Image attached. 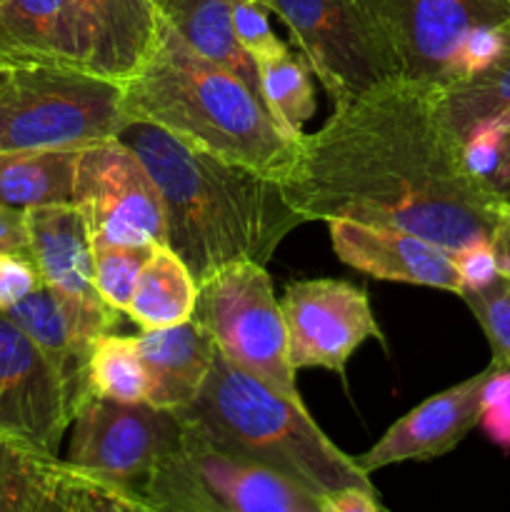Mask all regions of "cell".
Wrapping results in <instances>:
<instances>
[{
	"label": "cell",
	"instance_id": "cell-1",
	"mask_svg": "<svg viewBox=\"0 0 510 512\" xmlns=\"http://www.w3.org/2000/svg\"><path fill=\"white\" fill-rule=\"evenodd\" d=\"M280 185L305 223L385 225L450 253L493 238L503 208L465 165L440 88L403 75L335 105L295 143Z\"/></svg>",
	"mask_w": 510,
	"mask_h": 512
},
{
	"label": "cell",
	"instance_id": "cell-2",
	"mask_svg": "<svg viewBox=\"0 0 510 512\" xmlns=\"http://www.w3.org/2000/svg\"><path fill=\"white\" fill-rule=\"evenodd\" d=\"M148 168L165 205V245L195 283L228 265H268L285 235L305 220L283 185L243 165L193 148L158 125L128 120L115 135Z\"/></svg>",
	"mask_w": 510,
	"mask_h": 512
},
{
	"label": "cell",
	"instance_id": "cell-3",
	"mask_svg": "<svg viewBox=\"0 0 510 512\" xmlns=\"http://www.w3.org/2000/svg\"><path fill=\"white\" fill-rule=\"evenodd\" d=\"M123 118L158 125L265 178H283L295 153L268 108L235 75L195 53L165 15L153 50L123 80Z\"/></svg>",
	"mask_w": 510,
	"mask_h": 512
},
{
	"label": "cell",
	"instance_id": "cell-4",
	"mask_svg": "<svg viewBox=\"0 0 510 512\" xmlns=\"http://www.w3.org/2000/svg\"><path fill=\"white\" fill-rule=\"evenodd\" d=\"M175 413L215 448L278 470L318 500L345 488L375 490L370 473L318 428L303 403L283 398L220 353L198 398Z\"/></svg>",
	"mask_w": 510,
	"mask_h": 512
},
{
	"label": "cell",
	"instance_id": "cell-5",
	"mask_svg": "<svg viewBox=\"0 0 510 512\" xmlns=\"http://www.w3.org/2000/svg\"><path fill=\"white\" fill-rule=\"evenodd\" d=\"M123 125V83L88 70L20 65L0 90V153L83 148Z\"/></svg>",
	"mask_w": 510,
	"mask_h": 512
},
{
	"label": "cell",
	"instance_id": "cell-6",
	"mask_svg": "<svg viewBox=\"0 0 510 512\" xmlns=\"http://www.w3.org/2000/svg\"><path fill=\"white\" fill-rule=\"evenodd\" d=\"M148 505L150 512H320V500L295 480L215 448L185 420L180 443L155 473Z\"/></svg>",
	"mask_w": 510,
	"mask_h": 512
},
{
	"label": "cell",
	"instance_id": "cell-7",
	"mask_svg": "<svg viewBox=\"0 0 510 512\" xmlns=\"http://www.w3.org/2000/svg\"><path fill=\"white\" fill-rule=\"evenodd\" d=\"M193 320L228 363L293 403H303L290 363L288 328L265 265H228L198 285Z\"/></svg>",
	"mask_w": 510,
	"mask_h": 512
},
{
	"label": "cell",
	"instance_id": "cell-8",
	"mask_svg": "<svg viewBox=\"0 0 510 512\" xmlns=\"http://www.w3.org/2000/svg\"><path fill=\"white\" fill-rule=\"evenodd\" d=\"M70 425V463L98 475L150 512L148 493L155 473L183 435L180 415L150 403L90 395Z\"/></svg>",
	"mask_w": 510,
	"mask_h": 512
},
{
	"label": "cell",
	"instance_id": "cell-9",
	"mask_svg": "<svg viewBox=\"0 0 510 512\" xmlns=\"http://www.w3.org/2000/svg\"><path fill=\"white\" fill-rule=\"evenodd\" d=\"M273 10L333 105L398 75L360 0H260Z\"/></svg>",
	"mask_w": 510,
	"mask_h": 512
},
{
	"label": "cell",
	"instance_id": "cell-10",
	"mask_svg": "<svg viewBox=\"0 0 510 512\" xmlns=\"http://www.w3.org/2000/svg\"><path fill=\"white\" fill-rule=\"evenodd\" d=\"M398 75L445 88L455 55L478 25L510 20V0H360Z\"/></svg>",
	"mask_w": 510,
	"mask_h": 512
},
{
	"label": "cell",
	"instance_id": "cell-11",
	"mask_svg": "<svg viewBox=\"0 0 510 512\" xmlns=\"http://www.w3.org/2000/svg\"><path fill=\"white\" fill-rule=\"evenodd\" d=\"M73 203L93 238L128 245L165 243V205L138 155L118 138L80 148Z\"/></svg>",
	"mask_w": 510,
	"mask_h": 512
},
{
	"label": "cell",
	"instance_id": "cell-12",
	"mask_svg": "<svg viewBox=\"0 0 510 512\" xmlns=\"http://www.w3.org/2000/svg\"><path fill=\"white\" fill-rule=\"evenodd\" d=\"M280 308L295 370L325 368L343 375L365 340H383L368 293L345 280H295L285 288Z\"/></svg>",
	"mask_w": 510,
	"mask_h": 512
},
{
	"label": "cell",
	"instance_id": "cell-13",
	"mask_svg": "<svg viewBox=\"0 0 510 512\" xmlns=\"http://www.w3.org/2000/svg\"><path fill=\"white\" fill-rule=\"evenodd\" d=\"M70 423L55 368L33 338L0 310V438L58 455Z\"/></svg>",
	"mask_w": 510,
	"mask_h": 512
},
{
	"label": "cell",
	"instance_id": "cell-14",
	"mask_svg": "<svg viewBox=\"0 0 510 512\" xmlns=\"http://www.w3.org/2000/svg\"><path fill=\"white\" fill-rule=\"evenodd\" d=\"M5 313L33 338L50 360L63 385L70 420L80 405L93 395L90 390V358L95 340L113 333L120 313L108 305H90L58 293L40 283L20 303Z\"/></svg>",
	"mask_w": 510,
	"mask_h": 512
},
{
	"label": "cell",
	"instance_id": "cell-15",
	"mask_svg": "<svg viewBox=\"0 0 510 512\" xmlns=\"http://www.w3.org/2000/svg\"><path fill=\"white\" fill-rule=\"evenodd\" d=\"M0 512H145L98 475L0 438Z\"/></svg>",
	"mask_w": 510,
	"mask_h": 512
},
{
	"label": "cell",
	"instance_id": "cell-16",
	"mask_svg": "<svg viewBox=\"0 0 510 512\" xmlns=\"http://www.w3.org/2000/svg\"><path fill=\"white\" fill-rule=\"evenodd\" d=\"M328 233L335 255L370 278L463 293L453 253L420 235L348 218L328 220Z\"/></svg>",
	"mask_w": 510,
	"mask_h": 512
},
{
	"label": "cell",
	"instance_id": "cell-17",
	"mask_svg": "<svg viewBox=\"0 0 510 512\" xmlns=\"http://www.w3.org/2000/svg\"><path fill=\"white\" fill-rule=\"evenodd\" d=\"M488 375L490 368H485L483 373L433 395L395 420L373 448L355 458L360 468L375 473L395 463L435 460L450 453L480 423V403Z\"/></svg>",
	"mask_w": 510,
	"mask_h": 512
},
{
	"label": "cell",
	"instance_id": "cell-18",
	"mask_svg": "<svg viewBox=\"0 0 510 512\" xmlns=\"http://www.w3.org/2000/svg\"><path fill=\"white\" fill-rule=\"evenodd\" d=\"M0 60L20 65H60L90 73V50L68 0H3Z\"/></svg>",
	"mask_w": 510,
	"mask_h": 512
},
{
	"label": "cell",
	"instance_id": "cell-19",
	"mask_svg": "<svg viewBox=\"0 0 510 512\" xmlns=\"http://www.w3.org/2000/svg\"><path fill=\"white\" fill-rule=\"evenodd\" d=\"M90 50V73L128 80L160 35L155 0H68Z\"/></svg>",
	"mask_w": 510,
	"mask_h": 512
},
{
	"label": "cell",
	"instance_id": "cell-20",
	"mask_svg": "<svg viewBox=\"0 0 510 512\" xmlns=\"http://www.w3.org/2000/svg\"><path fill=\"white\" fill-rule=\"evenodd\" d=\"M28 253L40 280L68 298L108 305L93 283V238L85 215L75 203L25 210ZM110 308V305H108Z\"/></svg>",
	"mask_w": 510,
	"mask_h": 512
},
{
	"label": "cell",
	"instance_id": "cell-21",
	"mask_svg": "<svg viewBox=\"0 0 510 512\" xmlns=\"http://www.w3.org/2000/svg\"><path fill=\"white\" fill-rule=\"evenodd\" d=\"M135 345L148 375L145 403L165 410H180L198 398L218 353L208 330L193 318L170 328L143 330L135 335Z\"/></svg>",
	"mask_w": 510,
	"mask_h": 512
},
{
	"label": "cell",
	"instance_id": "cell-22",
	"mask_svg": "<svg viewBox=\"0 0 510 512\" xmlns=\"http://www.w3.org/2000/svg\"><path fill=\"white\" fill-rule=\"evenodd\" d=\"M163 15L195 53L235 75L265 105L258 63L235 33L230 0H173Z\"/></svg>",
	"mask_w": 510,
	"mask_h": 512
},
{
	"label": "cell",
	"instance_id": "cell-23",
	"mask_svg": "<svg viewBox=\"0 0 510 512\" xmlns=\"http://www.w3.org/2000/svg\"><path fill=\"white\" fill-rule=\"evenodd\" d=\"M80 148L0 153V203L30 210L73 203Z\"/></svg>",
	"mask_w": 510,
	"mask_h": 512
},
{
	"label": "cell",
	"instance_id": "cell-24",
	"mask_svg": "<svg viewBox=\"0 0 510 512\" xmlns=\"http://www.w3.org/2000/svg\"><path fill=\"white\" fill-rule=\"evenodd\" d=\"M198 283L188 265L165 243L155 245L138 275L125 315L140 330L170 328L193 318Z\"/></svg>",
	"mask_w": 510,
	"mask_h": 512
},
{
	"label": "cell",
	"instance_id": "cell-25",
	"mask_svg": "<svg viewBox=\"0 0 510 512\" xmlns=\"http://www.w3.org/2000/svg\"><path fill=\"white\" fill-rule=\"evenodd\" d=\"M258 73L270 118L278 125L283 138L295 145L305 135V123L315 113V93L310 85L308 63L298 60L293 50L285 48L268 58H260Z\"/></svg>",
	"mask_w": 510,
	"mask_h": 512
},
{
	"label": "cell",
	"instance_id": "cell-26",
	"mask_svg": "<svg viewBox=\"0 0 510 512\" xmlns=\"http://www.w3.org/2000/svg\"><path fill=\"white\" fill-rule=\"evenodd\" d=\"M440 100L445 120L458 138L478 120H510V45L488 70L440 88Z\"/></svg>",
	"mask_w": 510,
	"mask_h": 512
},
{
	"label": "cell",
	"instance_id": "cell-27",
	"mask_svg": "<svg viewBox=\"0 0 510 512\" xmlns=\"http://www.w3.org/2000/svg\"><path fill=\"white\" fill-rule=\"evenodd\" d=\"M90 390L120 403H145L148 375L133 338L105 333L95 340L90 358Z\"/></svg>",
	"mask_w": 510,
	"mask_h": 512
},
{
	"label": "cell",
	"instance_id": "cell-28",
	"mask_svg": "<svg viewBox=\"0 0 510 512\" xmlns=\"http://www.w3.org/2000/svg\"><path fill=\"white\" fill-rule=\"evenodd\" d=\"M93 238V235H90ZM155 245L113 243L105 238H93V283L100 298L118 310H128L138 275Z\"/></svg>",
	"mask_w": 510,
	"mask_h": 512
},
{
	"label": "cell",
	"instance_id": "cell-29",
	"mask_svg": "<svg viewBox=\"0 0 510 512\" xmlns=\"http://www.w3.org/2000/svg\"><path fill=\"white\" fill-rule=\"evenodd\" d=\"M460 298L475 315L493 350L495 368L510 370V278L500 275L488 288L463 293Z\"/></svg>",
	"mask_w": 510,
	"mask_h": 512
},
{
	"label": "cell",
	"instance_id": "cell-30",
	"mask_svg": "<svg viewBox=\"0 0 510 512\" xmlns=\"http://www.w3.org/2000/svg\"><path fill=\"white\" fill-rule=\"evenodd\" d=\"M510 45V20H500V23H485L478 25L468 33V38L460 45L458 55H455L453 65V80L450 85L468 80L473 75L488 70L500 55L508 50ZM448 88V85H445Z\"/></svg>",
	"mask_w": 510,
	"mask_h": 512
},
{
	"label": "cell",
	"instance_id": "cell-31",
	"mask_svg": "<svg viewBox=\"0 0 510 512\" xmlns=\"http://www.w3.org/2000/svg\"><path fill=\"white\" fill-rule=\"evenodd\" d=\"M510 120L508 118H485L470 125L463 133V158L470 173L488 185L490 175L495 173L503 155L505 138H508Z\"/></svg>",
	"mask_w": 510,
	"mask_h": 512
},
{
	"label": "cell",
	"instance_id": "cell-32",
	"mask_svg": "<svg viewBox=\"0 0 510 512\" xmlns=\"http://www.w3.org/2000/svg\"><path fill=\"white\" fill-rule=\"evenodd\" d=\"M478 425L495 445L510 450V370L495 368L493 363L483 388Z\"/></svg>",
	"mask_w": 510,
	"mask_h": 512
},
{
	"label": "cell",
	"instance_id": "cell-33",
	"mask_svg": "<svg viewBox=\"0 0 510 512\" xmlns=\"http://www.w3.org/2000/svg\"><path fill=\"white\" fill-rule=\"evenodd\" d=\"M233 3V23L235 33H238L240 43L245 45L250 55L258 63L260 58L280 53L288 45L270 30L268 15H265V5L260 0H230Z\"/></svg>",
	"mask_w": 510,
	"mask_h": 512
},
{
	"label": "cell",
	"instance_id": "cell-34",
	"mask_svg": "<svg viewBox=\"0 0 510 512\" xmlns=\"http://www.w3.org/2000/svg\"><path fill=\"white\" fill-rule=\"evenodd\" d=\"M453 260L455 268H458L460 283H463V293L488 288L495 278H500V260L493 238L475 240V243L465 245L463 250L453 253Z\"/></svg>",
	"mask_w": 510,
	"mask_h": 512
},
{
	"label": "cell",
	"instance_id": "cell-35",
	"mask_svg": "<svg viewBox=\"0 0 510 512\" xmlns=\"http://www.w3.org/2000/svg\"><path fill=\"white\" fill-rule=\"evenodd\" d=\"M40 283L43 280L28 253H0V310L13 308Z\"/></svg>",
	"mask_w": 510,
	"mask_h": 512
},
{
	"label": "cell",
	"instance_id": "cell-36",
	"mask_svg": "<svg viewBox=\"0 0 510 512\" xmlns=\"http://www.w3.org/2000/svg\"><path fill=\"white\" fill-rule=\"evenodd\" d=\"M378 490L345 488L320 500V512H383Z\"/></svg>",
	"mask_w": 510,
	"mask_h": 512
},
{
	"label": "cell",
	"instance_id": "cell-37",
	"mask_svg": "<svg viewBox=\"0 0 510 512\" xmlns=\"http://www.w3.org/2000/svg\"><path fill=\"white\" fill-rule=\"evenodd\" d=\"M0 253H28L25 210L0 203ZM30 255V253H28Z\"/></svg>",
	"mask_w": 510,
	"mask_h": 512
},
{
	"label": "cell",
	"instance_id": "cell-38",
	"mask_svg": "<svg viewBox=\"0 0 510 512\" xmlns=\"http://www.w3.org/2000/svg\"><path fill=\"white\" fill-rule=\"evenodd\" d=\"M488 190L495 195V200H498L500 205L510 203V130H508V138H505L503 155H500L498 168H495V173L490 175L488 180Z\"/></svg>",
	"mask_w": 510,
	"mask_h": 512
},
{
	"label": "cell",
	"instance_id": "cell-39",
	"mask_svg": "<svg viewBox=\"0 0 510 512\" xmlns=\"http://www.w3.org/2000/svg\"><path fill=\"white\" fill-rule=\"evenodd\" d=\"M495 250H498L500 260V275H510V203L500 208L498 225L493 233Z\"/></svg>",
	"mask_w": 510,
	"mask_h": 512
},
{
	"label": "cell",
	"instance_id": "cell-40",
	"mask_svg": "<svg viewBox=\"0 0 510 512\" xmlns=\"http://www.w3.org/2000/svg\"><path fill=\"white\" fill-rule=\"evenodd\" d=\"M13 73H15L13 65H8V63H3V60H0V90L8 85V80L13 78Z\"/></svg>",
	"mask_w": 510,
	"mask_h": 512
},
{
	"label": "cell",
	"instance_id": "cell-41",
	"mask_svg": "<svg viewBox=\"0 0 510 512\" xmlns=\"http://www.w3.org/2000/svg\"><path fill=\"white\" fill-rule=\"evenodd\" d=\"M155 3H158V8H160V10H163V8H165V5H168V3H173V0H155Z\"/></svg>",
	"mask_w": 510,
	"mask_h": 512
},
{
	"label": "cell",
	"instance_id": "cell-42",
	"mask_svg": "<svg viewBox=\"0 0 510 512\" xmlns=\"http://www.w3.org/2000/svg\"><path fill=\"white\" fill-rule=\"evenodd\" d=\"M0 3H3V0H0Z\"/></svg>",
	"mask_w": 510,
	"mask_h": 512
},
{
	"label": "cell",
	"instance_id": "cell-43",
	"mask_svg": "<svg viewBox=\"0 0 510 512\" xmlns=\"http://www.w3.org/2000/svg\"><path fill=\"white\" fill-rule=\"evenodd\" d=\"M508 278H510V275H508Z\"/></svg>",
	"mask_w": 510,
	"mask_h": 512
}]
</instances>
